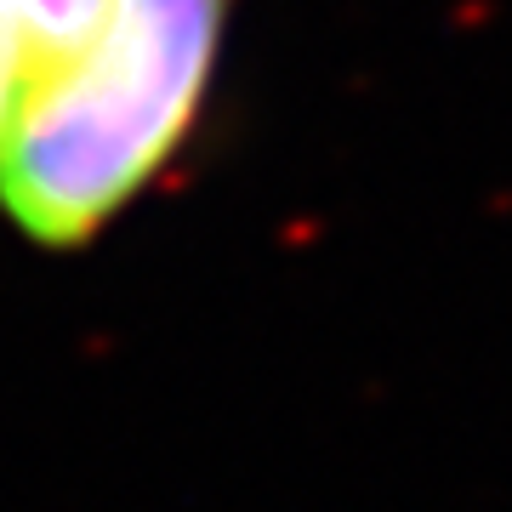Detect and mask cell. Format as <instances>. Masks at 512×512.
Returning a JSON list of instances; mask_svg holds the SVG:
<instances>
[{
    "label": "cell",
    "mask_w": 512,
    "mask_h": 512,
    "mask_svg": "<svg viewBox=\"0 0 512 512\" xmlns=\"http://www.w3.org/2000/svg\"><path fill=\"white\" fill-rule=\"evenodd\" d=\"M29 86H35V52H29L23 0H0V137H6Z\"/></svg>",
    "instance_id": "7a4b0ae2"
},
{
    "label": "cell",
    "mask_w": 512,
    "mask_h": 512,
    "mask_svg": "<svg viewBox=\"0 0 512 512\" xmlns=\"http://www.w3.org/2000/svg\"><path fill=\"white\" fill-rule=\"evenodd\" d=\"M239 0H109L97 35L23 92L0 137V217L74 251L120 222L200 131Z\"/></svg>",
    "instance_id": "6da1fadb"
}]
</instances>
